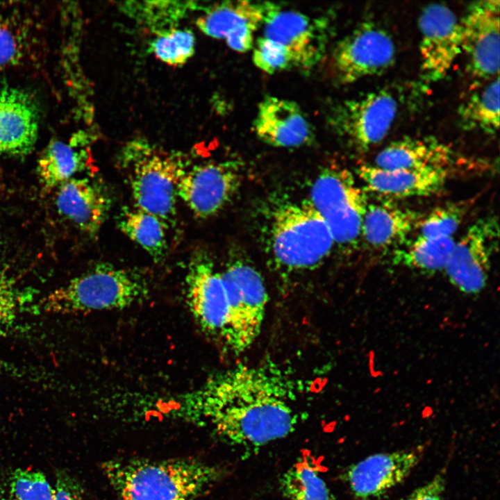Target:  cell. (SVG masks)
<instances>
[{
  "label": "cell",
  "mask_w": 500,
  "mask_h": 500,
  "mask_svg": "<svg viewBox=\"0 0 500 500\" xmlns=\"http://www.w3.org/2000/svg\"><path fill=\"white\" fill-rule=\"evenodd\" d=\"M292 383L272 365H238L206 385L199 415L224 442L256 450L292 433Z\"/></svg>",
  "instance_id": "cell-1"
},
{
  "label": "cell",
  "mask_w": 500,
  "mask_h": 500,
  "mask_svg": "<svg viewBox=\"0 0 500 500\" xmlns=\"http://www.w3.org/2000/svg\"><path fill=\"white\" fill-rule=\"evenodd\" d=\"M103 468L118 500H197L224 474L188 458L116 460Z\"/></svg>",
  "instance_id": "cell-2"
},
{
  "label": "cell",
  "mask_w": 500,
  "mask_h": 500,
  "mask_svg": "<svg viewBox=\"0 0 500 500\" xmlns=\"http://www.w3.org/2000/svg\"><path fill=\"white\" fill-rule=\"evenodd\" d=\"M149 293L139 273L100 262L42 298L39 311L79 314L122 309L144 300Z\"/></svg>",
  "instance_id": "cell-3"
},
{
  "label": "cell",
  "mask_w": 500,
  "mask_h": 500,
  "mask_svg": "<svg viewBox=\"0 0 500 500\" xmlns=\"http://www.w3.org/2000/svg\"><path fill=\"white\" fill-rule=\"evenodd\" d=\"M270 215L267 245L277 266L289 272L312 270L331 252V233L308 200L282 203Z\"/></svg>",
  "instance_id": "cell-4"
},
{
  "label": "cell",
  "mask_w": 500,
  "mask_h": 500,
  "mask_svg": "<svg viewBox=\"0 0 500 500\" xmlns=\"http://www.w3.org/2000/svg\"><path fill=\"white\" fill-rule=\"evenodd\" d=\"M123 160L136 208L158 217L167 227L176 215L178 183L187 169L177 156L133 146Z\"/></svg>",
  "instance_id": "cell-5"
},
{
  "label": "cell",
  "mask_w": 500,
  "mask_h": 500,
  "mask_svg": "<svg viewBox=\"0 0 500 500\" xmlns=\"http://www.w3.org/2000/svg\"><path fill=\"white\" fill-rule=\"evenodd\" d=\"M308 201L325 221L335 244L356 247L368 200L350 172L338 168L322 171L311 187Z\"/></svg>",
  "instance_id": "cell-6"
},
{
  "label": "cell",
  "mask_w": 500,
  "mask_h": 500,
  "mask_svg": "<svg viewBox=\"0 0 500 500\" xmlns=\"http://www.w3.org/2000/svg\"><path fill=\"white\" fill-rule=\"evenodd\" d=\"M228 303L225 341L235 354L247 350L260 333L268 294L259 272L242 258L220 272Z\"/></svg>",
  "instance_id": "cell-7"
},
{
  "label": "cell",
  "mask_w": 500,
  "mask_h": 500,
  "mask_svg": "<svg viewBox=\"0 0 500 500\" xmlns=\"http://www.w3.org/2000/svg\"><path fill=\"white\" fill-rule=\"evenodd\" d=\"M262 26V36L283 45L291 54L294 68L305 74L310 72L324 57L331 33L325 17H312L267 2Z\"/></svg>",
  "instance_id": "cell-8"
},
{
  "label": "cell",
  "mask_w": 500,
  "mask_h": 500,
  "mask_svg": "<svg viewBox=\"0 0 500 500\" xmlns=\"http://www.w3.org/2000/svg\"><path fill=\"white\" fill-rule=\"evenodd\" d=\"M398 110L389 90H378L344 100L329 112L328 122L338 135L360 150H367L388 135Z\"/></svg>",
  "instance_id": "cell-9"
},
{
  "label": "cell",
  "mask_w": 500,
  "mask_h": 500,
  "mask_svg": "<svg viewBox=\"0 0 500 500\" xmlns=\"http://www.w3.org/2000/svg\"><path fill=\"white\" fill-rule=\"evenodd\" d=\"M396 48L390 34L372 22H364L335 45L331 57L335 78L349 84L379 75L394 62Z\"/></svg>",
  "instance_id": "cell-10"
},
{
  "label": "cell",
  "mask_w": 500,
  "mask_h": 500,
  "mask_svg": "<svg viewBox=\"0 0 500 500\" xmlns=\"http://www.w3.org/2000/svg\"><path fill=\"white\" fill-rule=\"evenodd\" d=\"M499 238L498 219L488 216L476 220L455 241L444 270L460 291L475 294L485 287Z\"/></svg>",
  "instance_id": "cell-11"
},
{
  "label": "cell",
  "mask_w": 500,
  "mask_h": 500,
  "mask_svg": "<svg viewBox=\"0 0 500 500\" xmlns=\"http://www.w3.org/2000/svg\"><path fill=\"white\" fill-rule=\"evenodd\" d=\"M418 24L422 76L428 82L439 81L462 53L460 19L446 5L431 3L423 8Z\"/></svg>",
  "instance_id": "cell-12"
},
{
  "label": "cell",
  "mask_w": 500,
  "mask_h": 500,
  "mask_svg": "<svg viewBox=\"0 0 500 500\" xmlns=\"http://www.w3.org/2000/svg\"><path fill=\"white\" fill-rule=\"evenodd\" d=\"M241 176L238 162H208L186 169L177 186L178 197L199 219L222 210L238 191Z\"/></svg>",
  "instance_id": "cell-13"
},
{
  "label": "cell",
  "mask_w": 500,
  "mask_h": 500,
  "mask_svg": "<svg viewBox=\"0 0 500 500\" xmlns=\"http://www.w3.org/2000/svg\"><path fill=\"white\" fill-rule=\"evenodd\" d=\"M499 0L478 1L467 7L460 19L462 53L474 78L492 79L499 76Z\"/></svg>",
  "instance_id": "cell-14"
},
{
  "label": "cell",
  "mask_w": 500,
  "mask_h": 500,
  "mask_svg": "<svg viewBox=\"0 0 500 500\" xmlns=\"http://www.w3.org/2000/svg\"><path fill=\"white\" fill-rule=\"evenodd\" d=\"M190 310L206 332L225 338L228 303L221 273L205 251L192 256L185 276Z\"/></svg>",
  "instance_id": "cell-15"
},
{
  "label": "cell",
  "mask_w": 500,
  "mask_h": 500,
  "mask_svg": "<svg viewBox=\"0 0 500 500\" xmlns=\"http://www.w3.org/2000/svg\"><path fill=\"white\" fill-rule=\"evenodd\" d=\"M424 451L423 446H418L370 455L348 467L344 476L345 481L356 498H378L410 474Z\"/></svg>",
  "instance_id": "cell-16"
},
{
  "label": "cell",
  "mask_w": 500,
  "mask_h": 500,
  "mask_svg": "<svg viewBox=\"0 0 500 500\" xmlns=\"http://www.w3.org/2000/svg\"><path fill=\"white\" fill-rule=\"evenodd\" d=\"M267 2L226 1L210 7L197 20L206 35L224 39L228 46L244 53L253 49L254 33L262 26Z\"/></svg>",
  "instance_id": "cell-17"
},
{
  "label": "cell",
  "mask_w": 500,
  "mask_h": 500,
  "mask_svg": "<svg viewBox=\"0 0 500 500\" xmlns=\"http://www.w3.org/2000/svg\"><path fill=\"white\" fill-rule=\"evenodd\" d=\"M40 112L28 92L0 83V155L28 153L37 141Z\"/></svg>",
  "instance_id": "cell-18"
},
{
  "label": "cell",
  "mask_w": 500,
  "mask_h": 500,
  "mask_svg": "<svg viewBox=\"0 0 500 500\" xmlns=\"http://www.w3.org/2000/svg\"><path fill=\"white\" fill-rule=\"evenodd\" d=\"M253 127L260 140L275 147H299L315 139L312 125L299 105L273 96L259 103Z\"/></svg>",
  "instance_id": "cell-19"
},
{
  "label": "cell",
  "mask_w": 500,
  "mask_h": 500,
  "mask_svg": "<svg viewBox=\"0 0 500 500\" xmlns=\"http://www.w3.org/2000/svg\"><path fill=\"white\" fill-rule=\"evenodd\" d=\"M449 172L433 169H385L372 165H362L357 169L368 190L388 198L435 194L444 188Z\"/></svg>",
  "instance_id": "cell-20"
},
{
  "label": "cell",
  "mask_w": 500,
  "mask_h": 500,
  "mask_svg": "<svg viewBox=\"0 0 500 500\" xmlns=\"http://www.w3.org/2000/svg\"><path fill=\"white\" fill-rule=\"evenodd\" d=\"M56 203L62 216L91 235L99 231L111 206L108 194L99 185L76 177L58 187Z\"/></svg>",
  "instance_id": "cell-21"
},
{
  "label": "cell",
  "mask_w": 500,
  "mask_h": 500,
  "mask_svg": "<svg viewBox=\"0 0 500 500\" xmlns=\"http://www.w3.org/2000/svg\"><path fill=\"white\" fill-rule=\"evenodd\" d=\"M421 219L417 212L390 200L368 202L361 238L374 249L394 250L408 242L409 235L418 228Z\"/></svg>",
  "instance_id": "cell-22"
},
{
  "label": "cell",
  "mask_w": 500,
  "mask_h": 500,
  "mask_svg": "<svg viewBox=\"0 0 500 500\" xmlns=\"http://www.w3.org/2000/svg\"><path fill=\"white\" fill-rule=\"evenodd\" d=\"M458 161L453 149L433 138H404L384 147L377 154L374 165L385 169L450 172Z\"/></svg>",
  "instance_id": "cell-23"
},
{
  "label": "cell",
  "mask_w": 500,
  "mask_h": 500,
  "mask_svg": "<svg viewBox=\"0 0 500 500\" xmlns=\"http://www.w3.org/2000/svg\"><path fill=\"white\" fill-rule=\"evenodd\" d=\"M455 244L453 237L417 238L393 250L392 264L426 273L445 269Z\"/></svg>",
  "instance_id": "cell-24"
},
{
  "label": "cell",
  "mask_w": 500,
  "mask_h": 500,
  "mask_svg": "<svg viewBox=\"0 0 500 500\" xmlns=\"http://www.w3.org/2000/svg\"><path fill=\"white\" fill-rule=\"evenodd\" d=\"M117 227L140 245L154 260L164 259L167 252V226L156 216L140 210L124 208L117 217Z\"/></svg>",
  "instance_id": "cell-25"
},
{
  "label": "cell",
  "mask_w": 500,
  "mask_h": 500,
  "mask_svg": "<svg viewBox=\"0 0 500 500\" xmlns=\"http://www.w3.org/2000/svg\"><path fill=\"white\" fill-rule=\"evenodd\" d=\"M85 153L72 144L52 141L40 156L37 165L39 180L45 190H51L84 169Z\"/></svg>",
  "instance_id": "cell-26"
},
{
  "label": "cell",
  "mask_w": 500,
  "mask_h": 500,
  "mask_svg": "<svg viewBox=\"0 0 500 500\" xmlns=\"http://www.w3.org/2000/svg\"><path fill=\"white\" fill-rule=\"evenodd\" d=\"M499 77L472 94L458 110L462 126L494 134L499 127Z\"/></svg>",
  "instance_id": "cell-27"
},
{
  "label": "cell",
  "mask_w": 500,
  "mask_h": 500,
  "mask_svg": "<svg viewBox=\"0 0 500 500\" xmlns=\"http://www.w3.org/2000/svg\"><path fill=\"white\" fill-rule=\"evenodd\" d=\"M280 485L283 494L290 500H333L317 466L306 456L283 474Z\"/></svg>",
  "instance_id": "cell-28"
},
{
  "label": "cell",
  "mask_w": 500,
  "mask_h": 500,
  "mask_svg": "<svg viewBox=\"0 0 500 500\" xmlns=\"http://www.w3.org/2000/svg\"><path fill=\"white\" fill-rule=\"evenodd\" d=\"M469 201H459L445 204L433 210L422 217L418 229L419 236L424 238H448L462 224L469 209Z\"/></svg>",
  "instance_id": "cell-29"
},
{
  "label": "cell",
  "mask_w": 500,
  "mask_h": 500,
  "mask_svg": "<svg viewBox=\"0 0 500 500\" xmlns=\"http://www.w3.org/2000/svg\"><path fill=\"white\" fill-rule=\"evenodd\" d=\"M194 34L187 29H172L160 34L151 50L162 62L174 67L183 65L194 52Z\"/></svg>",
  "instance_id": "cell-30"
},
{
  "label": "cell",
  "mask_w": 500,
  "mask_h": 500,
  "mask_svg": "<svg viewBox=\"0 0 500 500\" xmlns=\"http://www.w3.org/2000/svg\"><path fill=\"white\" fill-rule=\"evenodd\" d=\"M252 60L256 67L269 74L294 67L290 52L283 45L263 36L254 42Z\"/></svg>",
  "instance_id": "cell-31"
},
{
  "label": "cell",
  "mask_w": 500,
  "mask_h": 500,
  "mask_svg": "<svg viewBox=\"0 0 500 500\" xmlns=\"http://www.w3.org/2000/svg\"><path fill=\"white\" fill-rule=\"evenodd\" d=\"M22 37L8 20L0 18V69L15 64L22 56Z\"/></svg>",
  "instance_id": "cell-32"
},
{
  "label": "cell",
  "mask_w": 500,
  "mask_h": 500,
  "mask_svg": "<svg viewBox=\"0 0 500 500\" xmlns=\"http://www.w3.org/2000/svg\"><path fill=\"white\" fill-rule=\"evenodd\" d=\"M19 294L11 276L0 266V326L16 315Z\"/></svg>",
  "instance_id": "cell-33"
},
{
  "label": "cell",
  "mask_w": 500,
  "mask_h": 500,
  "mask_svg": "<svg viewBox=\"0 0 500 500\" xmlns=\"http://www.w3.org/2000/svg\"><path fill=\"white\" fill-rule=\"evenodd\" d=\"M445 474L446 469L443 468L428 483L415 489L401 500H445Z\"/></svg>",
  "instance_id": "cell-34"
},
{
  "label": "cell",
  "mask_w": 500,
  "mask_h": 500,
  "mask_svg": "<svg viewBox=\"0 0 500 500\" xmlns=\"http://www.w3.org/2000/svg\"><path fill=\"white\" fill-rule=\"evenodd\" d=\"M0 500H14L0 493Z\"/></svg>",
  "instance_id": "cell-35"
}]
</instances>
